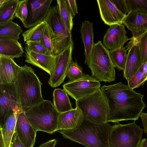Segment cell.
<instances>
[{
	"label": "cell",
	"mask_w": 147,
	"mask_h": 147,
	"mask_svg": "<svg viewBox=\"0 0 147 147\" xmlns=\"http://www.w3.org/2000/svg\"><path fill=\"white\" fill-rule=\"evenodd\" d=\"M100 89L105 97L109 110L107 122L119 123L121 121L138 120L146 107L144 95L138 93L121 82Z\"/></svg>",
	"instance_id": "obj_1"
},
{
	"label": "cell",
	"mask_w": 147,
	"mask_h": 147,
	"mask_svg": "<svg viewBox=\"0 0 147 147\" xmlns=\"http://www.w3.org/2000/svg\"><path fill=\"white\" fill-rule=\"evenodd\" d=\"M113 127L108 123H96L83 117L75 128L57 131L65 138L87 147H110L109 136Z\"/></svg>",
	"instance_id": "obj_2"
},
{
	"label": "cell",
	"mask_w": 147,
	"mask_h": 147,
	"mask_svg": "<svg viewBox=\"0 0 147 147\" xmlns=\"http://www.w3.org/2000/svg\"><path fill=\"white\" fill-rule=\"evenodd\" d=\"M15 84L24 112L44 100L42 83L30 66L25 65L20 67Z\"/></svg>",
	"instance_id": "obj_3"
},
{
	"label": "cell",
	"mask_w": 147,
	"mask_h": 147,
	"mask_svg": "<svg viewBox=\"0 0 147 147\" xmlns=\"http://www.w3.org/2000/svg\"><path fill=\"white\" fill-rule=\"evenodd\" d=\"M24 113L36 132L40 131L52 134L57 131L60 113L51 101L43 100Z\"/></svg>",
	"instance_id": "obj_4"
},
{
	"label": "cell",
	"mask_w": 147,
	"mask_h": 147,
	"mask_svg": "<svg viewBox=\"0 0 147 147\" xmlns=\"http://www.w3.org/2000/svg\"><path fill=\"white\" fill-rule=\"evenodd\" d=\"M87 65L92 76L98 81L111 82L115 80V67L111 60L109 50L101 41L94 43Z\"/></svg>",
	"instance_id": "obj_5"
},
{
	"label": "cell",
	"mask_w": 147,
	"mask_h": 147,
	"mask_svg": "<svg viewBox=\"0 0 147 147\" xmlns=\"http://www.w3.org/2000/svg\"><path fill=\"white\" fill-rule=\"evenodd\" d=\"M76 103L84 118L96 123H108L109 107L100 89L90 95L76 101Z\"/></svg>",
	"instance_id": "obj_6"
},
{
	"label": "cell",
	"mask_w": 147,
	"mask_h": 147,
	"mask_svg": "<svg viewBox=\"0 0 147 147\" xmlns=\"http://www.w3.org/2000/svg\"><path fill=\"white\" fill-rule=\"evenodd\" d=\"M45 20L55 45L56 56L70 46H74L71 32L61 18L57 5L50 7Z\"/></svg>",
	"instance_id": "obj_7"
},
{
	"label": "cell",
	"mask_w": 147,
	"mask_h": 147,
	"mask_svg": "<svg viewBox=\"0 0 147 147\" xmlns=\"http://www.w3.org/2000/svg\"><path fill=\"white\" fill-rule=\"evenodd\" d=\"M143 129L135 123L113 125L109 136L110 147H139Z\"/></svg>",
	"instance_id": "obj_8"
},
{
	"label": "cell",
	"mask_w": 147,
	"mask_h": 147,
	"mask_svg": "<svg viewBox=\"0 0 147 147\" xmlns=\"http://www.w3.org/2000/svg\"><path fill=\"white\" fill-rule=\"evenodd\" d=\"M16 115L24 112L22 110L14 83L0 84V127L12 111Z\"/></svg>",
	"instance_id": "obj_9"
},
{
	"label": "cell",
	"mask_w": 147,
	"mask_h": 147,
	"mask_svg": "<svg viewBox=\"0 0 147 147\" xmlns=\"http://www.w3.org/2000/svg\"><path fill=\"white\" fill-rule=\"evenodd\" d=\"M100 81L88 74L63 85V90L76 101L87 97L100 88Z\"/></svg>",
	"instance_id": "obj_10"
},
{
	"label": "cell",
	"mask_w": 147,
	"mask_h": 147,
	"mask_svg": "<svg viewBox=\"0 0 147 147\" xmlns=\"http://www.w3.org/2000/svg\"><path fill=\"white\" fill-rule=\"evenodd\" d=\"M73 48L74 46L71 45L55 56L54 69L48 82L51 87H57L63 82L72 59Z\"/></svg>",
	"instance_id": "obj_11"
},
{
	"label": "cell",
	"mask_w": 147,
	"mask_h": 147,
	"mask_svg": "<svg viewBox=\"0 0 147 147\" xmlns=\"http://www.w3.org/2000/svg\"><path fill=\"white\" fill-rule=\"evenodd\" d=\"M53 0H28L26 28H30L45 21Z\"/></svg>",
	"instance_id": "obj_12"
},
{
	"label": "cell",
	"mask_w": 147,
	"mask_h": 147,
	"mask_svg": "<svg viewBox=\"0 0 147 147\" xmlns=\"http://www.w3.org/2000/svg\"><path fill=\"white\" fill-rule=\"evenodd\" d=\"M104 36L103 44L109 50H113L123 47L125 44L130 38L123 24H115L109 26Z\"/></svg>",
	"instance_id": "obj_13"
},
{
	"label": "cell",
	"mask_w": 147,
	"mask_h": 147,
	"mask_svg": "<svg viewBox=\"0 0 147 147\" xmlns=\"http://www.w3.org/2000/svg\"><path fill=\"white\" fill-rule=\"evenodd\" d=\"M15 132L26 147L33 146L37 132L29 121L24 112L17 116Z\"/></svg>",
	"instance_id": "obj_14"
},
{
	"label": "cell",
	"mask_w": 147,
	"mask_h": 147,
	"mask_svg": "<svg viewBox=\"0 0 147 147\" xmlns=\"http://www.w3.org/2000/svg\"><path fill=\"white\" fill-rule=\"evenodd\" d=\"M132 34V39H137L147 32V13L134 12L128 13L123 23Z\"/></svg>",
	"instance_id": "obj_15"
},
{
	"label": "cell",
	"mask_w": 147,
	"mask_h": 147,
	"mask_svg": "<svg viewBox=\"0 0 147 147\" xmlns=\"http://www.w3.org/2000/svg\"><path fill=\"white\" fill-rule=\"evenodd\" d=\"M99 12L102 20L109 26L122 24L126 16L117 7L111 0H97Z\"/></svg>",
	"instance_id": "obj_16"
},
{
	"label": "cell",
	"mask_w": 147,
	"mask_h": 147,
	"mask_svg": "<svg viewBox=\"0 0 147 147\" xmlns=\"http://www.w3.org/2000/svg\"><path fill=\"white\" fill-rule=\"evenodd\" d=\"M125 48H127L128 52L123 76L128 81L143 64L141 54L137 45L130 40Z\"/></svg>",
	"instance_id": "obj_17"
},
{
	"label": "cell",
	"mask_w": 147,
	"mask_h": 147,
	"mask_svg": "<svg viewBox=\"0 0 147 147\" xmlns=\"http://www.w3.org/2000/svg\"><path fill=\"white\" fill-rule=\"evenodd\" d=\"M20 67L13 58L0 56V84L15 83Z\"/></svg>",
	"instance_id": "obj_18"
},
{
	"label": "cell",
	"mask_w": 147,
	"mask_h": 147,
	"mask_svg": "<svg viewBox=\"0 0 147 147\" xmlns=\"http://www.w3.org/2000/svg\"><path fill=\"white\" fill-rule=\"evenodd\" d=\"M25 48V61L45 71L50 76L54 69L55 57L37 53Z\"/></svg>",
	"instance_id": "obj_19"
},
{
	"label": "cell",
	"mask_w": 147,
	"mask_h": 147,
	"mask_svg": "<svg viewBox=\"0 0 147 147\" xmlns=\"http://www.w3.org/2000/svg\"><path fill=\"white\" fill-rule=\"evenodd\" d=\"M24 51L18 40L5 36H0V56L12 58L21 57Z\"/></svg>",
	"instance_id": "obj_20"
},
{
	"label": "cell",
	"mask_w": 147,
	"mask_h": 147,
	"mask_svg": "<svg viewBox=\"0 0 147 147\" xmlns=\"http://www.w3.org/2000/svg\"><path fill=\"white\" fill-rule=\"evenodd\" d=\"M83 117L81 112L76 107L72 110L60 113L58 117L57 131L75 128Z\"/></svg>",
	"instance_id": "obj_21"
},
{
	"label": "cell",
	"mask_w": 147,
	"mask_h": 147,
	"mask_svg": "<svg viewBox=\"0 0 147 147\" xmlns=\"http://www.w3.org/2000/svg\"><path fill=\"white\" fill-rule=\"evenodd\" d=\"M81 38L84 45L85 57L84 63L87 65L90 57L94 43L93 41V22L85 20L82 23L80 30Z\"/></svg>",
	"instance_id": "obj_22"
},
{
	"label": "cell",
	"mask_w": 147,
	"mask_h": 147,
	"mask_svg": "<svg viewBox=\"0 0 147 147\" xmlns=\"http://www.w3.org/2000/svg\"><path fill=\"white\" fill-rule=\"evenodd\" d=\"M17 116L14 112H12L0 128L5 147H10L11 140L15 132Z\"/></svg>",
	"instance_id": "obj_23"
},
{
	"label": "cell",
	"mask_w": 147,
	"mask_h": 147,
	"mask_svg": "<svg viewBox=\"0 0 147 147\" xmlns=\"http://www.w3.org/2000/svg\"><path fill=\"white\" fill-rule=\"evenodd\" d=\"M53 96L54 105L60 113L73 109L67 94L63 90L60 88L55 89Z\"/></svg>",
	"instance_id": "obj_24"
},
{
	"label": "cell",
	"mask_w": 147,
	"mask_h": 147,
	"mask_svg": "<svg viewBox=\"0 0 147 147\" xmlns=\"http://www.w3.org/2000/svg\"><path fill=\"white\" fill-rule=\"evenodd\" d=\"M20 1L5 0L0 6V26L12 20Z\"/></svg>",
	"instance_id": "obj_25"
},
{
	"label": "cell",
	"mask_w": 147,
	"mask_h": 147,
	"mask_svg": "<svg viewBox=\"0 0 147 147\" xmlns=\"http://www.w3.org/2000/svg\"><path fill=\"white\" fill-rule=\"evenodd\" d=\"M127 50L123 47L113 50H109L111 60L115 67L119 70L124 71L127 59Z\"/></svg>",
	"instance_id": "obj_26"
},
{
	"label": "cell",
	"mask_w": 147,
	"mask_h": 147,
	"mask_svg": "<svg viewBox=\"0 0 147 147\" xmlns=\"http://www.w3.org/2000/svg\"><path fill=\"white\" fill-rule=\"evenodd\" d=\"M46 24L45 20L24 32L22 34L24 41H40Z\"/></svg>",
	"instance_id": "obj_27"
},
{
	"label": "cell",
	"mask_w": 147,
	"mask_h": 147,
	"mask_svg": "<svg viewBox=\"0 0 147 147\" xmlns=\"http://www.w3.org/2000/svg\"><path fill=\"white\" fill-rule=\"evenodd\" d=\"M22 32L21 27L12 20L0 26V36L9 37L18 40Z\"/></svg>",
	"instance_id": "obj_28"
},
{
	"label": "cell",
	"mask_w": 147,
	"mask_h": 147,
	"mask_svg": "<svg viewBox=\"0 0 147 147\" xmlns=\"http://www.w3.org/2000/svg\"><path fill=\"white\" fill-rule=\"evenodd\" d=\"M60 15L69 31L71 32L73 26V17L65 0H57Z\"/></svg>",
	"instance_id": "obj_29"
},
{
	"label": "cell",
	"mask_w": 147,
	"mask_h": 147,
	"mask_svg": "<svg viewBox=\"0 0 147 147\" xmlns=\"http://www.w3.org/2000/svg\"><path fill=\"white\" fill-rule=\"evenodd\" d=\"M128 13L134 12L147 13V0H125Z\"/></svg>",
	"instance_id": "obj_30"
},
{
	"label": "cell",
	"mask_w": 147,
	"mask_h": 147,
	"mask_svg": "<svg viewBox=\"0 0 147 147\" xmlns=\"http://www.w3.org/2000/svg\"><path fill=\"white\" fill-rule=\"evenodd\" d=\"M40 41L49 50L51 55L55 57V46L50 30L47 23Z\"/></svg>",
	"instance_id": "obj_31"
},
{
	"label": "cell",
	"mask_w": 147,
	"mask_h": 147,
	"mask_svg": "<svg viewBox=\"0 0 147 147\" xmlns=\"http://www.w3.org/2000/svg\"><path fill=\"white\" fill-rule=\"evenodd\" d=\"M84 75L82 67L79 65L76 62L72 59L69 66L67 76L69 81L77 80Z\"/></svg>",
	"instance_id": "obj_32"
},
{
	"label": "cell",
	"mask_w": 147,
	"mask_h": 147,
	"mask_svg": "<svg viewBox=\"0 0 147 147\" xmlns=\"http://www.w3.org/2000/svg\"><path fill=\"white\" fill-rule=\"evenodd\" d=\"M130 40L139 47L142 61V64L147 61V32L144 35L136 39L131 38Z\"/></svg>",
	"instance_id": "obj_33"
},
{
	"label": "cell",
	"mask_w": 147,
	"mask_h": 147,
	"mask_svg": "<svg viewBox=\"0 0 147 147\" xmlns=\"http://www.w3.org/2000/svg\"><path fill=\"white\" fill-rule=\"evenodd\" d=\"M146 80L141 66L134 75L127 81V85L134 89L142 85Z\"/></svg>",
	"instance_id": "obj_34"
},
{
	"label": "cell",
	"mask_w": 147,
	"mask_h": 147,
	"mask_svg": "<svg viewBox=\"0 0 147 147\" xmlns=\"http://www.w3.org/2000/svg\"><path fill=\"white\" fill-rule=\"evenodd\" d=\"M28 0L20 1L14 17V18H19L23 24L26 22L28 14Z\"/></svg>",
	"instance_id": "obj_35"
},
{
	"label": "cell",
	"mask_w": 147,
	"mask_h": 147,
	"mask_svg": "<svg viewBox=\"0 0 147 147\" xmlns=\"http://www.w3.org/2000/svg\"><path fill=\"white\" fill-rule=\"evenodd\" d=\"M25 48L34 52L48 55H51L47 48L40 41H28L26 42Z\"/></svg>",
	"instance_id": "obj_36"
},
{
	"label": "cell",
	"mask_w": 147,
	"mask_h": 147,
	"mask_svg": "<svg viewBox=\"0 0 147 147\" xmlns=\"http://www.w3.org/2000/svg\"><path fill=\"white\" fill-rule=\"evenodd\" d=\"M118 9L124 15L128 13L125 0H111Z\"/></svg>",
	"instance_id": "obj_37"
},
{
	"label": "cell",
	"mask_w": 147,
	"mask_h": 147,
	"mask_svg": "<svg viewBox=\"0 0 147 147\" xmlns=\"http://www.w3.org/2000/svg\"><path fill=\"white\" fill-rule=\"evenodd\" d=\"M67 7L73 18L78 13L76 2L75 0H65Z\"/></svg>",
	"instance_id": "obj_38"
},
{
	"label": "cell",
	"mask_w": 147,
	"mask_h": 147,
	"mask_svg": "<svg viewBox=\"0 0 147 147\" xmlns=\"http://www.w3.org/2000/svg\"><path fill=\"white\" fill-rule=\"evenodd\" d=\"M10 147H26L20 141L15 132L13 137Z\"/></svg>",
	"instance_id": "obj_39"
},
{
	"label": "cell",
	"mask_w": 147,
	"mask_h": 147,
	"mask_svg": "<svg viewBox=\"0 0 147 147\" xmlns=\"http://www.w3.org/2000/svg\"><path fill=\"white\" fill-rule=\"evenodd\" d=\"M140 117L142 119V125L144 129V132L147 135V113L142 112Z\"/></svg>",
	"instance_id": "obj_40"
},
{
	"label": "cell",
	"mask_w": 147,
	"mask_h": 147,
	"mask_svg": "<svg viewBox=\"0 0 147 147\" xmlns=\"http://www.w3.org/2000/svg\"><path fill=\"white\" fill-rule=\"evenodd\" d=\"M57 143L56 139H53L42 144L38 147H55Z\"/></svg>",
	"instance_id": "obj_41"
},
{
	"label": "cell",
	"mask_w": 147,
	"mask_h": 147,
	"mask_svg": "<svg viewBox=\"0 0 147 147\" xmlns=\"http://www.w3.org/2000/svg\"><path fill=\"white\" fill-rule=\"evenodd\" d=\"M142 71L146 80H147V61L141 66Z\"/></svg>",
	"instance_id": "obj_42"
},
{
	"label": "cell",
	"mask_w": 147,
	"mask_h": 147,
	"mask_svg": "<svg viewBox=\"0 0 147 147\" xmlns=\"http://www.w3.org/2000/svg\"><path fill=\"white\" fill-rule=\"evenodd\" d=\"M139 147H147V138L142 140Z\"/></svg>",
	"instance_id": "obj_43"
},
{
	"label": "cell",
	"mask_w": 147,
	"mask_h": 147,
	"mask_svg": "<svg viewBox=\"0 0 147 147\" xmlns=\"http://www.w3.org/2000/svg\"><path fill=\"white\" fill-rule=\"evenodd\" d=\"M5 0H0V6H1L5 2Z\"/></svg>",
	"instance_id": "obj_44"
},
{
	"label": "cell",
	"mask_w": 147,
	"mask_h": 147,
	"mask_svg": "<svg viewBox=\"0 0 147 147\" xmlns=\"http://www.w3.org/2000/svg\"><path fill=\"white\" fill-rule=\"evenodd\" d=\"M146 85H147V80L146 81Z\"/></svg>",
	"instance_id": "obj_45"
}]
</instances>
